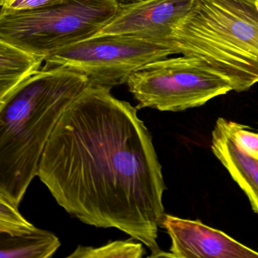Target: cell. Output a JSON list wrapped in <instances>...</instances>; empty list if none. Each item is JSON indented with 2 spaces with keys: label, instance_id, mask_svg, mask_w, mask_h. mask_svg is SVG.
Instances as JSON below:
<instances>
[{
  "label": "cell",
  "instance_id": "8",
  "mask_svg": "<svg viewBox=\"0 0 258 258\" xmlns=\"http://www.w3.org/2000/svg\"><path fill=\"white\" fill-rule=\"evenodd\" d=\"M161 226L170 236L171 246L161 257L258 258V252L200 220L165 214Z\"/></svg>",
  "mask_w": 258,
  "mask_h": 258
},
{
  "label": "cell",
  "instance_id": "16",
  "mask_svg": "<svg viewBox=\"0 0 258 258\" xmlns=\"http://www.w3.org/2000/svg\"><path fill=\"white\" fill-rule=\"evenodd\" d=\"M119 1H122V2L128 3V2H134V1H138V0H119Z\"/></svg>",
  "mask_w": 258,
  "mask_h": 258
},
{
  "label": "cell",
  "instance_id": "1",
  "mask_svg": "<svg viewBox=\"0 0 258 258\" xmlns=\"http://www.w3.org/2000/svg\"><path fill=\"white\" fill-rule=\"evenodd\" d=\"M88 84L57 123L39 164L40 181L72 217L116 228L161 257L162 169L137 107Z\"/></svg>",
  "mask_w": 258,
  "mask_h": 258
},
{
  "label": "cell",
  "instance_id": "15",
  "mask_svg": "<svg viewBox=\"0 0 258 258\" xmlns=\"http://www.w3.org/2000/svg\"><path fill=\"white\" fill-rule=\"evenodd\" d=\"M231 129L243 149L258 158V134L247 131L246 126L229 121Z\"/></svg>",
  "mask_w": 258,
  "mask_h": 258
},
{
  "label": "cell",
  "instance_id": "10",
  "mask_svg": "<svg viewBox=\"0 0 258 258\" xmlns=\"http://www.w3.org/2000/svg\"><path fill=\"white\" fill-rule=\"evenodd\" d=\"M46 58L0 39V102L40 72Z\"/></svg>",
  "mask_w": 258,
  "mask_h": 258
},
{
  "label": "cell",
  "instance_id": "6",
  "mask_svg": "<svg viewBox=\"0 0 258 258\" xmlns=\"http://www.w3.org/2000/svg\"><path fill=\"white\" fill-rule=\"evenodd\" d=\"M174 55L171 47L134 35H105L78 42L46 58L43 70L66 67L81 74L89 84L112 89L126 84L140 68Z\"/></svg>",
  "mask_w": 258,
  "mask_h": 258
},
{
  "label": "cell",
  "instance_id": "9",
  "mask_svg": "<svg viewBox=\"0 0 258 258\" xmlns=\"http://www.w3.org/2000/svg\"><path fill=\"white\" fill-rule=\"evenodd\" d=\"M211 150L243 190L258 214V158L238 143L229 120L219 117L212 132Z\"/></svg>",
  "mask_w": 258,
  "mask_h": 258
},
{
  "label": "cell",
  "instance_id": "13",
  "mask_svg": "<svg viewBox=\"0 0 258 258\" xmlns=\"http://www.w3.org/2000/svg\"><path fill=\"white\" fill-rule=\"evenodd\" d=\"M36 228L20 214L19 206L0 193V233L17 236L32 232Z\"/></svg>",
  "mask_w": 258,
  "mask_h": 258
},
{
  "label": "cell",
  "instance_id": "4",
  "mask_svg": "<svg viewBox=\"0 0 258 258\" xmlns=\"http://www.w3.org/2000/svg\"><path fill=\"white\" fill-rule=\"evenodd\" d=\"M119 0H58L41 8L0 14V39L47 58L95 36Z\"/></svg>",
  "mask_w": 258,
  "mask_h": 258
},
{
  "label": "cell",
  "instance_id": "3",
  "mask_svg": "<svg viewBox=\"0 0 258 258\" xmlns=\"http://www.w3.org/2000/svg\"><path fill=\"white\" fill-rule=\"evenodd\" d=\"M169 46L247 91L258 83V0H194Z\"/></svg>",
  "mask_w": 258,
  "mask_h": 258
},
{
  "label": "cell",
  "instance_id": "12",
  "mask_svg": "<svg viewBox=\"0 0 258 258\" xmlns=\"http://www.w3.org/2000/svg\"><path fill=\"white\" fill-rule=\"evenodd\" d=\"M146 253L143 243L129 240H117L105 245L78 246L69 258H142Z\"/></svg>",
  "mask_w": 258,
  "mask_h": 258
},
{
  "label": "cell",
  "instance_id": "5",
  "mask_svg": "<svg viewBox=\"0 0 258 258\" xmlns=\"http://www.w3.org/2000/svg\"><path fill=\"white\" fill-rule=\"evenodd\" d=\"M126 84L138 109L172 112L202 106L232 90L226 80L184 55L148 63L136 70Z\"/></svg>",
  "mask_w": 258,
  "mask_h": 258
},
{
  "label": "cell",
  "instance_id": "11",
  "mask_svg": "<svg viewBox=\"0 0 258 258\" xmlns=\"http://www.w3.org/2000/svg\"><path fill=\"white\" fill-rule=\"evenodd\" d=\"M60 246L55 234L38 228L17 236L0 233V258H49Z\"/></svg>",
  "mask_w": 258,
  "mask_h": 258
},
{
  "label": "cell",
  "instance_id": "14",
  "mask_svg": "<svg viewBox=\"0 0 258 258\" xmlns=\"http://www.w3.org/2000/svg\"><path fill=\"white\" fill-rule=\"evenodd\" d=\"M56 1L58 0H0V14L30 11Z\"/></svg>",
  "mask_w": 258,
  "mask_h": 258
},
{
  "label": "cell",
  "instance_id": "2",
  "mask_svg": "<svg viewBox=\"0 0 258 258\" xmlns=\"http://www.w3.org/2000/svg\"><path fill=\"white\" fill-rule=\"evenodd\" d=\"M88 84L69 68L42 69L0 102V193L17 206L57 123Z\"/></svg>",
  "mask_w": 258,
  "mask_h": 258
},
{
  "label": "cell",
  "instance_id": "7",
  "mask_svg": "<svg viewBox=\"0 0 258 258\" xmlns=\"http://www.w3.org/2000/svg\"><path fill=\"white\" fill-rule=\"evenodd\" d=\"M193 3L194 0H138L120 4L114 16L93 37L134 35L169 46L173 30Z\"/></svg>",
  "mask_w": 258,
  "mask_h": 258
}]
</instances>
